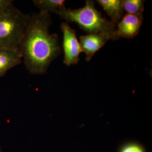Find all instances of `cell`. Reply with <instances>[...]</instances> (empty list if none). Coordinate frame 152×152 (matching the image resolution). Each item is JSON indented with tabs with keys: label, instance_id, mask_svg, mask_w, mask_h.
Returning <instances> with one entry per match:
<instances>
[{
	"label": "cell",
	"instance_id": "obj_7",
	"mask_svg": "<svg viewBox=\"0 0 152 152\" xmlns=\"http://www.w3.org/2000/svg\"><path fill=\"white\" fill-rule=\"evenodd\" d=\"M22 56L19 50L6 49L0 47V77L15 66L21 64Z\"/></svg>",
	"mask_w": 152,
	"mask_h": 152
},
{
	"label": "cell",
	"instance_id": "obj_9",
	"mask_svg": "<svg viewBox=\"0 0 152 152\" xmlns=\"http://www.w3.org/2000/svg\"><path fill=\"white\" fill-rule=\"evenodd\" d=\"M33 2L40 10V11L54 12L58 14L65 9V1L64 0H34Z\"/></svg>",
	"mask_w": 152,
	"mask_h": 152
},
{
	"label": "cell",
	"instance_id": "obj_4",
	"mask_svg": "<svg viewBox=\"0 0 152 152\" xmlns=\"http://www.w3.org/2000/svg\"><path fill=\"white\" fill-rule=\"evenodd\" d=\"M60 28L63 32L64 63L67 66L76 64L80 60L79 56L82 50L77 38L76 31L66 23H61Z\"/></svg>",
	"mask_w": 152,
	"mask_h": 152
},
{
	"label": "cell",
	"instance_id": "obj_10",
	"mask_svg": "<svg viewBox=\"0 0 152 152\" xmlns=\"http://www.w3.org/2000/svg\"><path fill=\"white\" fill-rule=\"evenodd\" d=\"M144 1L142 0H123L122 7L126 14H142L144 10Z\"/></svg>",
	"mask_w": 152,
	"mask_h": 152
},
{
	"label": "cell",
	"instance_id": "obj_11",
	"mask_svg": "<svg viewBox=\"0 0 152 152\" xmlns=\"http://www.w3.org/2000/svg\"><path fill=\"white\" fill-rule=\"evenodd\" d=\"M121 152H144L141 147L136 144H130L123 148Z\"/></svg>",
	"mask_w": 152,
	"mask_h": 152
},
{
	"label": "cell",
	"instance_id": "obj_1",
	"mask_svg": "<svg viewBox=\"0 0 152 152\" xmlns=\"http://www.w3.org/2000/svg\"><path fill=\"white\" fill-rule=\"evenodd\" d=\"M51 15L40 11L30 15L19 51L28 71L33 75L46 73L49 65L61 54L59 38L50 33Z\"/></svg>",
	"mask_w": 152,
	"mask_h": 152
},
{
	"label": "cell",
	"instance_id": "obj_8",
	"mask_svg": "<svg viewBox=\"0 0 152 152\" xmlns=\"http://www.w3.org/2000/svg\"><path fill=\"white\" fill-rule=\"evenodd\" d=\"M96 2L110 18V22L115 26L118 23L124 11L121 0H98Z\"/></svg>",
	"mask_w": 152,
	"mask_h": 152
},
{
	"label": "cell",
	"instance_id": "obj_2",
	"mask_svg": "<svg viewBox=\"0 0 152 152\" xmlns=\"http://www.w3.org/2000/svg\"><path fill=\"white\" fill-rule=\"evenodd\" d=\"M67 22L76 23L88 34L105 33L115 40L116 26L104 17L95 6L94 1L87 0L84 7L78 9H64L58 14Z\"/></svg>",
	"mask_w": 152,
	"mask_h": 152
},
{
	"label": "cell",
	"instance_id": "obj_6",
	"mask_svg": "<svg viewBox=\"0 0 152 152\" xmlns=\"http://www.w3.org/2000/svg\"><path fill=\"white\" fill-rule=\"evenodd\" d=\"M109 39L110 36L105 33L88 34L80 37V45L82 52L86 56V60L89 61L94 54L101 49Z\"/></svg>",
	"mask_w": 152,
	"mask_h": 152
},
{
	"label": "cell",
	"instance_id": "obj_5",
	"mask_svg": "<svg viewBox=\"0 0 152 152\" xmlns=\"http://www.w3.org/2000/svg\"><path fill=\"white\" fill-rule=\"evenodd\" d=\"M142 14H126L116 26L115 39L120 38H132L140 32L142 22Z\"/></svg>",
	"mask_w": 152,
	"mask_h": 152
},
{
	"label": "cell",
	"instance_id": "obj_3",
	"mask_svg": "<svg viewBox=\"0 0 152 152\" xmlns=\"http://www.w3.org/2000/svg\"><path fill=\"white\" fill-rule=\"evenodd\" d=\"M30 15L13 4L0 15V47L19 50Z\"/></svg>",
	"mask_w": 152,
	"mask_h": 152
},
{
	"label": "cell",
	"instance_id": "obj_13",
	"mask_svg": "<svg viewBox=\"0 0 152 152\" xmlns=\"http://www.w3.org/2000/svg\"><path fill=\"white\" fill-rule=\"evenodd\" d=\"M0 152H2V151H1V149H0Z\"/></svg>",
	"mask_w": 152,
	"mask_h": 152
},
{
	"label": "cell",
	"instance_id": "obj_12",
	"mask_svg": "<svg viewBox=\"0 0 152 152\" xmlns=\"http://www.w3.org/2000/svg\"><path fill=\"white\" fill-rule=\"evenodd\" d=\"M11 0H0V15L5 11L6 9L12 4Z\"/></svg>",
	"mask_w": 152,
	"mask_h": 152
}]
</instances>
